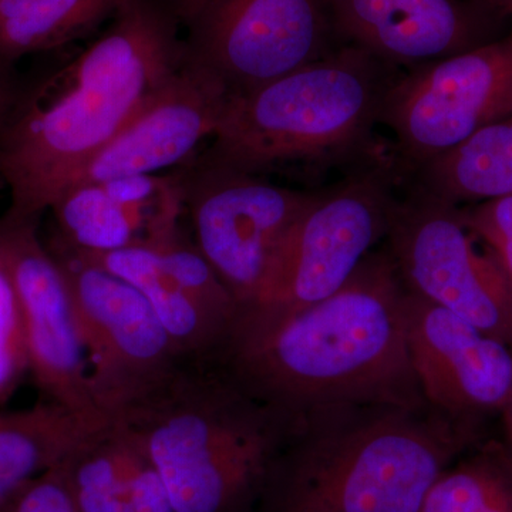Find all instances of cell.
Instances as JSON below:
<instances>
[{
    "label": "cell",
    "mask_w": 512,
    "mask_h": 512,
    "mask_svg": "<svg viewBox=\"0 0 512 512\" xmlns=\"http://www.w3.org/2000/svg\"><path fill=\"white\" fill-rule=\"evenodd\" d=\"M407 289L387 249L298 311L238 305L207 362L258 402L298 416L339 403L427 409L407 349Z\"/></svg>",
    "instance_id": "cell-1"
},
{
    "label": "cell",
    "mask_w": 512,
    "mask_h": 512,
    "mask_svg": "<svg viewBox=\"0 0 512 512\" xmlns=\"http://www.w3.org/2000/svg\"><path fill=\"white\" fill-rule=\"evenodd\" d=\"M181 29L173 0H123L96 42L35 89L12 96L0 119L6 215L40 220L50 210L183 66Z\"/></svg>",
    "instance_id": "cell-2"
},
{
    "label": "cell",
    "mask_w": 512,
    "mask_h": 512,
    "mask_svg": "<svg viewBox=\"0 0 512 512\" xmlns=\"http://www.w3.org/2000/svg\"><path fill=\"white\" fill-rule=\"evenodd\" d=\"M483 441L431 407H315L293 421L255 512H419L437 477Z\"/></svg>",
    "instance_id": "cell-3"
},
{
    "label": "cell",
    "mask_w": 512,
    "mask_h": 512,
    "mask_svg": "<svg viewBox=\"0 0 512 512\" xmlns=\"http://www.w3.org/2000/svg\"><path fill=\"white\" fill-rule=\"evenodd\" d=\"M295 419L183 359L111 423L153 461L177 512H255Z\"/></svg>",
    "instance_id": "cell-4"
},
{
    "label": "cell",
    "mask_w": 512,
    "mask_h": 512,
    "mask_svg": "<svg viewBox=\"0 0 512 512\" xmlns=\"http://www.w3.org/2000/svg\"><path fill=\"white\" fill-rule=\"evenodd\" d=\"M399 69L343 45L323 59L231 97L195 163L262 175L288 164L367 153Z\"/></svg>",
    "instance_id": "cell-5"
},
{
    "label": "cell",
    "mask_w": 512,
    "mask_h": 512,
    "mask_svg": "<svg viewBox=\"0 0 512 512\" xmlns=\"http://www.w3.org/2000/svg\"><path fill=\"white\" fill-rule=\"evenodd\" d=\"M183 66L231 97L335 52L329 0H192L181 12Z\"/></svg>",
    "instance_id": "cell-6"
},
{
    "label": "cell",
    "mask_w": 512,
    "mask_h": 512,
    "mask_svg": "<svg viewBox=\"0 0 512 512\" xmlns=\"http://www.w3.org/2000/svg\"><path fill=\"white\" fill-rule=\"evenodd\" d=\"M396 178L392 165L382 161L316 192L249 305L298 311L339 291L389 235L399 202Z\"/></svg>",
    "instance_id": "cell-7"
},
{
    "label": "cell",
    "mask_w": 512,
    "mask_h": 512,
    "mask_svg": "<svg viewBox=\"0 0 512 512\" xmlns=\"http://www.w3.org/2000/svg\"><path fill=\"white\" fill-rule=\"evenodd\" d=\"M386 241L407 291L512 350V279L490 249L477 248L457 205L416 187L397 202Z\"/></svg>",
    "instance_id": "cell-8"
},
{
    "label": "cell",
    "mask_w": 512,
    "mask_h": 512,
    "mask_svg": "<svg viewBox=\"0 0 512 512\" xmlns=\"http://www.w3.org/2000/svg\"><path fill=\"white\" fill-rule=\"evenodd\" d=\"M50 251L72 293L94 403L113 420L184 357L136 288L60 242Z\"/></svg>",
    "instance_id": "cell-9"
},
{
    "label": "cell",
    "mask_w": 512,
    "mask_h": 512,
    "mask_svg": "<svg viewBox=\"0 0 512 512\" xmlns=\"http://www.w3.org/2000/svg\"><path fill=\"white\" fill-rule=\"evenodd\" d=\"M178 171L195 244L238 305L254 303L285 238L315 194L192 160Z\"/></svg>",
    "instance_id": "cell-10"
},
{
    "label": "cell",
    "mask_w": 512,
    "mask_h": 512,
    "mask_svg": "<svg viewBox=\"0 0 512 512\" xmlns=\"http://www.w3.org/2000/svg\"><path fill=\"white\" fill-rule=\"evenodd\" d=\"M512 114V29L484 45L409 69L384 100L406 167L456 146Z\"/></svg>",
    "instance_id": "cell-11"
},
{
    "label": "cell",
    "mask_w": 512,
    "mask_h": 512,
    "mask_svg": "<svg viewBox=\"0 0 512 512\" xmlns=\"http://www.w3.org/2000/svg\"><path fill=\"white\" fill-rule=\"evenodd\" d=\"M39 224L37 218L0 217V247L25 320L29 372L45 400L101 413L90 389L72 293L62 266L40 239Z\"/></svg>",
    "instance_id": "cell-12"
},
{
    "label": "cell",
    "mask_w": 512,
    "mask_h": 512,
    "mask_svg": "<svg viewBox=\"0 0 512 512\" xmlns=\"http://www.w3.org/2000/svg\"><path fill=\"white\" fill-rule=\"evenodd\" d=\"M407 349L424 400L453 423L483 431L512 400V350L453 312L407 291Z\"/></svg>",
    "instance_id": "cell-13"
},
{
    "label": "cell",
    "mask_w": 512,
    "mask_h": 512,
    "mask_svg": "<svg viewBox=\"0 0 512 512\" xmlns=\"http://www.w3.org/2000/svg\"><path fill=\"white\" fill-rule=\"evenodd\" d=\"M342 45L390 64L420 66L503 36L508 18L488 0H329Z\"/></svg>",
    "instance_id": "cell-14"
},
{
    "label": "cell",
    "mask_w": 512,
    "mask_h": 512,
    "mask_svg": "<svg viewBox=\"0 0 512 512\" xmlns=\"http://www.w3.org/2000/svg\"><path fill=\"white\" fill-rule=\"evenodd\" d=\"M228 100L221 84L181 66L67 188L187 164L217 130Z\"/></svg>",
    "instance_id": "cell-15"
},
{
    "label": "cell",
    "mask_w": 512,
    "mask_h": 512,
    "mask_svg": "<svg viewBox=\"0 0 512 512\" xmlns=\"http://www.w3.org/2000/svg\"><path fill=\"white\" fill-rule=\"evenodd\" d=\"M110 421L49 400L29 409L0 410V508Z\"/></svg>",
    "instance_id": "cell-16"
},
{
    "label": "cell",
    "mask_w": 512,
    "mask_h": 512,
    "mask_svg": "<svg viewBox=\"0 0 512 512\" xmlns=\"http://www.w3.org/2000/svg\"><path fill=\"white\" fill-rule=\"evenodd\" d=\"M74 251L136 288L150 303L184 359H207L221 342L229 323L212 315L183 291L144 242L104 254Z\"/></svg>",
    "instance_id": "cell-17"
},
{
    "label": "cell",
    "mask_w": 512,
    "mask_h": 512,
    "mask_svg": "<svg viewBox=\"0 0 512 512\" xmlns=\"http://www.w3.org/2000/svg\"><path fill=\"white\" fill-rule=\"evenodd\" d=\"M413 170L417 188L453 205L512 195V114Z\"/></svg>",
    "instance_id": "cell-18"
},
{
    "label": "cell",
    "mask_w": 512,
    "mask_h": 512,
    "mask_svg": "<svg viewBox=\"0 0 512 512\" xmlns=\"http://www.w3.org/2000/svg\"><path fill=\"white\" fill-rule=\"evenodd\" d=\"M174 202L161 210L130 207L107 195L100 184H82L67 188L53 202L52 211L57 225V242L77 251L104 254L140 244L157 217Z\"/></svg>",
    "instance_id": "cell-19"
},
{
    "label": "cell",
    "mask_w": 512,
    "mask_h": 512,
    "mask_svg": "<svg viewBox=\"0 0 512 512\" xmlns=\"http://www.w3.org/2000/svg\"><path fill=\"white\" fill-rule=\"evenodd\" d=\"M123 0H0V62L90 35Z\"/></svg>",
    "instance_id": "cell-20"
},
{
    "label": "cell",
    "mask_w": 512,
    "mask_h": 512,
    "mask_svg": "<svg viewBox=\"0 0 512 512\" xmlns=\"http://www.w3.org/2000/svg\"><path fill=\"white\" fill-rule=\"evenodd\" d=\"M74 512H134L119 431H97L60 463Z\"/></svg>",
    "instance_id": "cell-21"
},
{
    "label": "cell",
    "mask_w": 512,
    "mask_h": 512,
    "mask_svg": "<svg viewBox=\"0 0 512 512\" xmlns=\"http://www.w3.org/2000/svg\"><path fill=\"white\" fill-rule=\"evenodd\" d=\"M184 208L165 211L148 228L144 244L153 249L168 275L208 312L231 323L238 303L197 244L180 225Z\"/></svg>",
    "instance_id": "cell-22"
},
{
    "label": "cell",
    "mask_w": 512,
    "mask_h": 512,
    "mask_svg": "<svg viewBox=\"0 0 512 512\" xmlns=\"http://www.w3.org/2000/svg\"><path fill=\"white\" fill-rule=\"evenodd\" d=\"M511 480V451L484 440L437 477L419 512H480Z\"/></svg>",
    "instance_id": "cell-23"
},
{
    "label": "cell",
    "mask_w": 512,
    "mask_h": 512,
    "mask_svg": "<svg viewBox=\"0 0 512 512\" xmlns=\"http://www.w3.org/2000/svg\"><path fill=\"white\" fill-rule=\"evenodd\" d=\"M0 190H3L2 181ZM28 372V343L22 306L0 247V406L8 403Z\"/></svg>",
    "instance_id": "cell-24"
},
{
    "label": "cell",
    "mask_w": 512,
    "mask_h": 512,
    "mask_svg": "<svg viewBox=\"0 0 512 512\" xmlns=\"http://www.w3.org/2000/svg\"><path fill=\"white\" fill-rule=\"evenodd\" d=\"M468 231L493 252L512 279V195L458 208Z\"/></svg>",
    "instance_id": "cell-25"
},
{
    "label": "cell",
    "mask_w": 512,
    "mask_h": 512,
    "mask_svg": "<svg viewBox=\"0 0 512 512\" xmlns=\"http://www.w3.org/2000/svg\"><path fill=\"white\" fill-rule=\"evenodd\" d=\"M116 429L119 431L123 448L133 511L177 512L167 484L153 461L119 426H116Z\"/></svg>",
    "instance_id": "cell-26"
},
{
    "label": "cell",
    "mask_w": 512,
    "mask_h": 512,
    "mask_svg": "<svg viewBox=\"0 0 512 512\" xmlns=\"http://www.w3.org/2000/svg\"><path fill=\"white\" fill-rule=\"evenodd\" d=\"M59 466L26 485L0 512H74Z\"/></svg>",
    "instance_id": "cell-27"
},
{
    "label": "cell",
    "mask_w": 512,
    "mask_h": 512,
    "mask_svg": "<svg viewBox=\"0 0 512 512\" xmlns=\"http://www.w3.org/2000/svg\"><path fill=\"white\" fill-rule=\"evenodd\" d=\"M480 512H512V480Z\"/></svg>",
    "instance_id": "cell-28"
},
{
    "label": "cell",
    "mask_w": 512,
    "mask_h": 512,
    "mask_svg": "<svg viewBox=\"0 0 512 512\" xmlns=\"http://www.w3.org/2000/svg\"><path fill=\"white\" fill-rule=\"evenodd\" d=\"M503 420L504 429V444L512 454V400L505 406V409L500 414Z\"/></svg>",
    "instance_id": "cell-29"
},
{
    "label": "cell",
    "mask_w": 512,
    "mask_h": 512,
    "mask_svg": "<svg viewBox=\"0 0 512 512\" xmlns=\"http://www.w3.org/2000/svg\"><path fill=\"white\" fill-rule=\"evenodd\" d=\"M501 15L512 19V0H488Z\"/></svg>",
    "instance_id": "cell-30"
},
{
    "label": "cell",
    "mask_w": 512,
    "mask_h": 512,
    "mask_svg": "<svg viewBox=\"0 0 512 512\" xmlns=\"http://www.w3.org/2000/svg\"><path fill=\"white\" fill-rule=\"evenodd\" d=\"M10 99H12V94H10L8 87L5 86V82L0 79V119H2Z\"/></svg>",
    "instance_id": "cell-31"
},
{
    "label": "cell",
    "mask_w": 512,
    "mask_h": 512,
    "mask_svg": "<svg viewBox=\"0 0 512 512\" xmlns=\"http://www.w3.org/2000/svg\"><path fill=\"white\" fill-rule=\"evenodd\" d=\"M173 2L175 3V5L178 6V10H180L181 16V12H183V10L187 8L188 5H190L192 0H173Z\"/></svg>",
    "instance_id": "cell-32"
}]
</instances>
